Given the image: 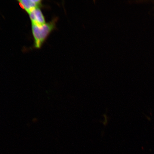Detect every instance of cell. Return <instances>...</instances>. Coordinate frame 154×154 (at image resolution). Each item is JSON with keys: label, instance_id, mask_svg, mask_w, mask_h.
<instances>
[{"label": "cell", "instance_id": "cell-2", "mask_svg": "<svg viewBox=\"0 0 154 154\" xmlns=\"http://www.w3.org/2000/svg\"><path fill=\"white\" fill-rule=\"evenodd\" d=\"M18 2L21 8L28 14L33 10L42 6L41 0H19Z\"/></svg>", "mask_w": 154, "mask_h": 154}, {"label": "cell", "instance_id": "cell-1", "mask_svg": "<svg viewBox=\"0 0 154 154\" xmlns=\"http://www.w3.org/2000/svg\"><path fill=\"white\" fill-rule=\"evenodd\" d=\"M57 17L54 18L49 22L40 26L32 24V36L34 39V47L40 49L47 40L51 32L56 28Z\"/></svg>", "mask_w": 154, "mask_h": 154}, {"label": "cell", "instance_id": "cell-3", "mask_svg": "<svg viewBox=\"0 0 154 154\" xmlns=\"http://www.w3.org/2000/svg\"><path fill=\"white\" fill-rule=\"evenodd\" d=\"M28 14L32 24L40 26L46 23L45 17L40 8L35 9Z\"/></svg>", "mask_w": 154, "mask_h": 154}]
</instances>
